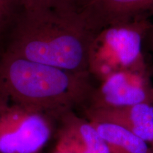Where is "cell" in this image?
Segmentation results:
<instances>
[{
    "mask_svg": "<svg viewBox=\"0 0 153 153\" xmlns=\"http://www.w3.org/2000/svg\"><path fill=\"white\" fill-rule=\"evenodd\" d=\"M3 53L77 73H89L88 55L95 35L77 14L51 9L19 10Z\"/></svg>",
    "mask_w": 153,
    "mask_h": 153,
    "instance_id": "obj_1",
    "label": "cell"
},
{
    "mask_svg": "<svg viewBox=\"0 0 153 153\" xmlns=\"http://www.w3.org/2000/svg\"><path fill=\"white\" fill-rule=\"evenodd\" d=\"M94 88L89 73H77L3 53L0 94L58 116L83 108Z\"/></svg>",
    "mask_w": 153,
    "mask_h": 153,
    "instance_id": "obj_2",
    "label": "cell"
},
{
    "mask_svg": "<svg viewBox=\"0 0 153 153\" xmlns=\"http://www.w3.org/2000/svg\"><path fill=\"white\" fill-rule=\"evenodd\" d=\"M150 19L111 25L94 36L88 55V70L99 82L123 71L150 72L143 45Z\"/></svg>",
    "mask_w": 153,
    "mask_h": 153,
    "instance_id": "obj_3",
    "label": "cell"
},
{
    "mask_svg": "<svg viewBox=\"0 0 153 153\" xmlns=\"http://www.w3.org/2000/svg\"><path fill=\"white\" fill-rule=\"evenodd\" d=\"M57 119L0 94V153H43L55 135Z\"/></svg>",
    "mask_w": 153,
    "mask_h": 153,
    "instance_id": "obj_4",
    "label": "cell"
},
{
    "mask_svg": "<svg viewBox=\"0 0 153 153\" xmlns=\"http://www.w3.org/2000/svg\"><path fill=\"white\" fill-rule=\"evenodd\" d=\"M150 72L123 71L108 76L94 88L87 104L91 108L151 104ZM83 107V108H84Z\"/></svg>",
    "mask_w": 153,
    "mask_h": 153,
    "instance_id": "obj_5",
    "label": "cell"
},
{
    "mask_svg": "<svg viewBox=\"0 0 153 153\" xmlns=\"http://www.w3.org/2000/svg\"><path fill=\"white\" fill-rule=\"evenodd\" d=\"M77 14L96 34L111 25L153 16V0H84Z\"/></svg>",
    "mask_w": 153,
    "mask_h": 153,
    "instance_id": "obj_6",
    "label": "cell"
},
{
    "mask_svg": "<svg viewBox=\"0 0 153 153\" xmlns=\"http://www.w3.org/2000/svg\"><path fill=\"white\" fill-rule=\"evenodd\" d=\"M83 117L89 121L115 124L145 141L153 140V104H139L116 108H82Z\"/></svg>",
    "mask_w": 153,
    "mask_h": 153,
    "instance_id": "obj_7",
    "label": "cell"
},
{
    "mask_svg": "<svg viewBox=\"0 0 153 153\" xmlns=\"http://www.w3.org/2000/svg\"><path fill=\"white\" fill-rule=\"evenodd\" d=\"M69 137L91 153H111L109 148L92 124L74 110L61 113L56 133Z\"/></svg>",
    "mask_w": 153,
    "mask_h": 153,
    "instance_id": "obj_8",
    "label": "cell"
},
{
    "mask_svg": "<svg viewBox=\"0 0 153 153\" xmlns=\"http://www.w3.org/2000/svg\"><path fill=\"white\" fill-rule=\"evenodd\" d=\"M89 122L106 142L111 153H153V149L146 141L121 126Z\"/></svg>",
    "mask_w": 153,
    "mask_h": 153,
    "instance_id": "obj_9",
    "label": "cell"
},
{
    "mask_svg": "<svg viewBox=\"0 0 153 153\" xmlns=\"http://www.w3.org/2000/svg\"><path fill=\"white\" fill-rule=\"evenodd\" d=\"M83 1L84 0H17L19 10L51 9L65 14H77Z\"/></svg>",
    "mask_w": 153,
    "mask_h": 153,
    "instance_id": "obj_10",
    "label": "cell"
},
{
    "mask_svg": "<svg viewBox=\"0 0 153 153\" xmlns=\"http://www.w3.org/2000/svg\"><path fill=\"white\" fill-rule=\"evenodd\" d=\"M19 10L17 0H0V38L8 33Z\"/></svg>",
    "mask_w": 153,
    "mask_h": 153,
    "instance_id": "obj_11",
    "label": "cell"
},
{
    "mask_svg": "<svg viewBox=\"0 0 153 153\" xmlns=\"http://www.w3.org/2000/svg\"><path fill=\"white\" fill-rule=\"evenodd\" d=\"M144 45H146L149 51H150L153 55V23L147 32L146 36H145ZM150 73L151 75L153 76V61L152 67L150 68Z\"/></svg>",
    "mask_w": 153,
    "mask_h": 153,
    "instance_id": "obj_12",
    "label": "cell"
},
{
    "mask_svg": "<svg viewBox=\"0 0 153 153\" xmlns=\"http://www.w3.org/2000/svg\"><path fill=\"white\" fill-rule=\"evenodd\" d=\"M151 104H153V87L151 89Z\"/></svg>",
    "mask_w": 153,
    "mask_h": 153,
    "instance_id": "obj_13",
    "label": "cell"
},
{
    "mask_svg": "<svg viewBox=\"0 0 153 153\" xmlns=\"http://www.w3.org/2000/svg\"><path fill=\"white\" fill-rule=\"evenodd\" d=\"M152 143H153V140H152ZM152 149H153V148H152Z\"/></svg>",
    "mask_w": 153,
    "mask_h": 153,
    "instance_id": "obj_14",
    "label": "cell"
}]
</instances>
